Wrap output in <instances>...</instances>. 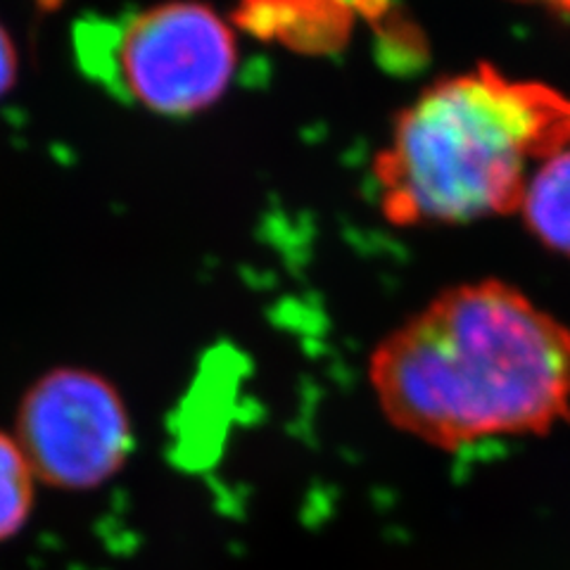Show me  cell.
I'll return each instance as SVG.
<instances>
[{
	"instance_id": "obj_2",
	"label": "cell",
	"mask_w": 570,
	"mask_h": 570,
	"mask_svg": "<svg viewBox=\"0 0 570 570\" xmlns=\"http://www.w3.org/2000/svg\"><path fill=\"white\" fill-rule=\"evenodd\" d=\"M568 146V94L480 65L406 107L373 174L392 224H466L519 212L532 171Z\"/></svg>"
},
{
	"instance_id": "obj_1",
	"label": "cell",
	"mask_w": 570,
	"mask_h": 570,
	"mask_svg": "<svg viewBox=\"0 0 570 570\" xmlns=\"http://www.w3.org/2000/svg\"><path fill=\"white\" fill-rule=\"evenodd\" d=\"M387 423L428 448L547 435L570 423V328L502 281L450 288L368 364Z\"/></svg>"
},
{
	"instance_id": "obj_5",
	"label": "cell",
	"mask_w": 570,
	"mask_h": 570,
	"mask_svg": "<svg viewBox=\"0 0 570 570\" xmlns=\"http://www.w3.org/2000/svg\"><path fill=\"white\" fill-rule=\"evenodd\" d=\"M519 212L534 238L570 257V146L532 171Z\"/></svg>"
},
{
	"instance_id": "obj_4",
	"label": "cell",
	"mask_w": 570,
	"mask_h": 570,
	"mask_svg": "<svg viewBox=\"0 0 570 570\" xmlns=\"http://www.w3.org/2000/svg\"><path fill=\"white\" fill-rule=\"evenodd\" d=\"M107 56L121 91L159 115L207 110L224 96L238 62L226 22L193 0L138 12L117 29Z\"/></svg>"
},
{
	"instance_id": "obj_6",
	"label": "cell",
	"mask_w": 570,
	"mask_h": 570,
	"mask_svg": "<svg viewBox=\"0 0 570 570\" xmlns=\"http://www.w3.org/2000/svg\"><path fill=\"white\" fill-rule=\"evenodd\" d=\"M36 480L14 435L0 431V544L17 538L33 513Z\"/></svg>"
},
{
	"instance_id": "obj_3",
	"label": "cell",
	"mask_w": 570,
	"mask_h": 570,
	"mask_svg": "<svg viewBox=\"0 0 570 570\" xmlns=\"http://www.w3.org/2000/svg\"><path fill=\"white\" fill-rule=\"evenodd\" d=\"M14 440L39 483L94 492L134 454V423L119 390L88 368H52L20 402Z\"/></svg>"
},
{
	"instance_id": "obj_7",
	"label": "cell",
	"mask_w": 570,
	"mask_h": 570,
	"mask_svg": "<svg viewBox=\"0 0 570 570\" xmlns=\"http://www.w3.org/2000/svg\"><path fill=\"white\" fill-rule=\"evenodd\" d=\"M17 79V48L12 36L0 24V98H3Z\"/></svg>"
},
{
	"instance_id": "obj_8",
	"label": "cell",
	"mask_w": 570,
	"mask_h": 570,
	"mask_svg": "<svg viewBox=\"0 0 570 570\" xmlns=\"http://www.w3.org/2000/svg\"><path fill=\"white\" fill-rule=\"evenodd\" d=\"M538 3H544V6L554 8V10H559V12L570 14V0H538Z\"/></svg>"
}]
</instances>
